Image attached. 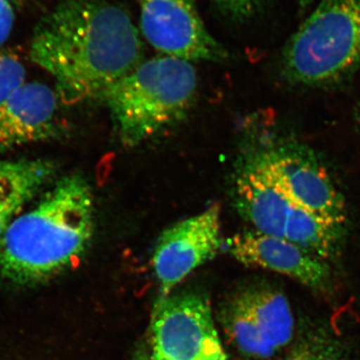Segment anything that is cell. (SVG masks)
<instances>
[{
    "instance_id": "cell-2",
    "label": "cell",
    "mask_w": 360,
    "mask_h": 360,
    "mask_svg": "<svg viewBox=\"0 0 360 360\" xmlns=\"http://www.w3.org/2000/svg\"><path fill=\"white\" fill-rule=\"evenodd\" d=\"M94 208L91 187L82 174L59 179L9 225L0 243V277L32 285L75 266L91 243Z\"/></svg>"
},
{
    "instance_id": "cell-15",
    "label": "cell",
    "mask_w": 360,
    "mask_h": 360,
    "mask_svg": "<svg viewBox=\"0 0 360 360\" xmlns=\"http://www.w3.org/2000/svg\"><path fill=\"white\" fill-rule=\"evenodd\" d=\"M26 70L20 59L6 51H0V103L25 84Z\"/></svg>"
},
{
    "instance_id": "cell-6",
    "label": "cell",
    "mask_w": 360,
    "mask_h": 360,
    "mask_svg": "<svg viewBox=\"0 0 360 360\" xmlns=\"http://www.w3.org/2000/svg\"><path fill=\"white\" fill-rule=\"evenodd\" d=\"M220 321L234 347L248 359L274 357L295 338L290 300L281 288L264 281L234 291L222 305Z\"/></svg>"
},
{
    "instance_id": "cell-9",
    "label": "cell",
    "mask_w": 360,
    "mask_h": 360,
    "mask_svg": "<svg viewBox=\"0 0 360 360\" xmlns=\"http://www.w3.org/2000/svg\"><path fill=\"white\" fill-rule=\"evenodd\" d=\"M139 28L156 51L170 58L221 63L224 46L206 30L193 0H136Z\"/></svg>"
},
{
    "instance_id": "cell-4",
    "label": "cell",
    "mask_w": 360,
    "mask_h": 360,
    "mask_svg": "<svg viewBox=\"0 0 360 360\" xmlns=\"http://www.w3.org/2000/svg\"><path fill=\"white\" fill-rule=\"evenodd\" d=\"M284 77L302 86L336 84L360 68V0H317L281 54Z\"/></svg>"
},
{
    "instance_id": "cell-16",
    "label": "cell",
    "mask_w": 360,
    "mask_h": 360,
    "mask_svg": "<svg viewBox=\"0 0 360 360\" xmlns=\"http://www.w3.org/2000/svg\"><path fill=\"white\" fill-rule=\"evenodd\" d=\"M217 11L232 21H245L257 15L267 0H212Z\"/></svg>"
},
{
    "instance_id": "cell-14",
    "label": "cell",
    "mask_w": 360,
    "mask_h": 360,
    "mask_svg": "<svg viewBox=\"0 0 360 360\" xmlns=\"http://www.w3.org/2000/svg\"><path fill=\"white\" fill-rule=\"evenodd\" d=\"M278 360H350L347 345L324 326L302 331L295 345Z\"/></svg>"
},
{
    "instance_id": "cell-18",
    "label": "cell",
    "mask_w": 360,
    "mask_h": 360,
    "mask_svg": "<svg viewBox=\"0 0 360 360\" xmlns=\"http://www.w3.org/2000/svg\"><path fill=\"white\" fill-rule=\"evenodd\" d=\"M316 1L317 0H297L298 9L302 13H307Z\"/></svg>"
},
{
    "instance_id": "cell-7",
    "label": "cell",
    "mask_w": 360,
    "mask_h": 360,
    "mask_svg": "<svg viewBox=\"0 0 360 360\" xmlns=\"http://www.w3.org/2000/svg\"><path fill=\"white\" fill-rule=\"evenodd\" d=\"M248 165L297 205L347 225L345 198L328 168L309 148L283 142L260 151Z\"/></svg>"
},
{
    "instance_id": "cell-17",
    "label": "cell",
    "mask_w": 360,
    "mask_h": 360,
    "mask_svg": "<svg viewBox=\"0 0 360 360\" xmlns=\"http://www.w3.org/2000/svg\"><path fill=\"white\" fill-rule=\"evenodd\" d=\"M14 20H15L14 0H0V47L11 35Z\"/></svg>"
},
{
    "instance_id": "cell-10",
    "label": "cell",
    "mask_w": 360,
    "mask_h": 360,
    "mask_svg": "<svg viewBox=\"0 0 360 360\" xmlns=\"http://www.w3.org/2000/svg\"><path fill=\"white\" fill-rule=\"evenodd\" d=\"M221 246L219 203L163 232L153 257V269L160 283L156 305L169 297L175 286L191 272L212 259Z\"/></svg>"
},
{
    "instance_id": "cell-5",
    "label": "cell",
    "mask_w": 360,
    "mask_h": 360,
    "mask_svg": "<svg viewBox=\"0 0 360 360\" xmlns=\"http://www.w3.org/2000/svg\"><path fill=\"white\" fill-rule=\"evenodd\" d=\"M234 200L255 231L290 241L328 262L340 257L347 225L297 205L248 165L236 177Z\"/></svg>"
},
{
    "instance_id": "cell-19",
    "label": "cell",
    "mask_w": 360,
    "mask_h": 360,
    "mask_svg": "<svg viewBox=\"0 0 360 360\" xmlns=\"http://www.w3.org/2000/svg\"><path fill=\"white\" fill-rule=\"evenodd\" d=\"M144 360H148V359H144Z\"/></svg>"
},
{
    "instance_id": "cell-13",
    "label": "cell",
    "mask_w": 360,
    "mask_h": 360,
    "mask_svg": "<svg viewBox=\"0 0 360 360\" xmlns=\"http://www.w3.org/2000/svg\"><path fill=\"white\" fill-rule=\"evenodd\" d=\"M56 174L51 160H0V243L11 222Z\"/></svg>"
},
{
    "instance_id": "cell-11",
    "label": "cell",
    "mask_w": 360,
    "mask_h": 360,
    "mask_svg": "<svg viewBox=\"0 0 360 360\" xmlns=\"http://www.w3.org/2000/svg\"><path fill=\"white\" fill-rule=\"evenodd\" d=\"M227 248L232 257L246 266L290 277L319 295H328L333 290L328 262L285 239L253 229L232 236Z\"/></svg>"
},
{
    "instance_id": "cell-8",
    "label": "cell",
    "mask_w": 360,
    "mask_h": 360,
    "mask_svg": "<svg viewBox=\"0 0 360 360\" xmlns=\"http://www.w3.org/2000/svg\"><path fill=\"white\" fill-rule=\"evenodd\" d=\"M149 360H227L205 296L184 292L156 305Z\"/></svg>"
},
{
    "instance_id": "cell-12",
    "label": "cell",
    "mask_w": 360,
    "mask_h": 360,
    "mask_svg": "<svg viewBox=\"0 0 360 360\" xmlns=\"http://www.w3.org/2000/svg\"><path fill=\"white\" fill-rule=\"evenodd\" d=\"M56 90L25 82L0 103V151L54 139L58 134Z\"/></svg>"
},
{
    "instance_id": "cell-3",
    "label": "cell",
    "mask_w": 360,
    "mask_h": 360,
    "mask_svg": "<svg viewBox=\"0 0 360 360\" xmlns=\"http://www.w3.org/2000/svg\"><path fill=\"white\" fill-rule=\"evenodd\" d=\"M196 91L191 63L165 56L142 60L106 90L103 101L120 141L131 148L184 120Z\"/></svg>"
},
{
    "instance_id": "cell-1",
    "label": "cell",
    "mask_w": 360,
    "mask_h": 360,
    "mask_svg": "<svg viewBox=\"0 0 360 360\" xmlns=\"http://www.w3.org/2000/svg\"><path fill=\"white\" fill-rule=\"evenodd\" d=\"M30 58L56 82L63 103L103 101L142 61L139 28L112 0H56L33 30Z\"/></svg>"
}]
</instances>
